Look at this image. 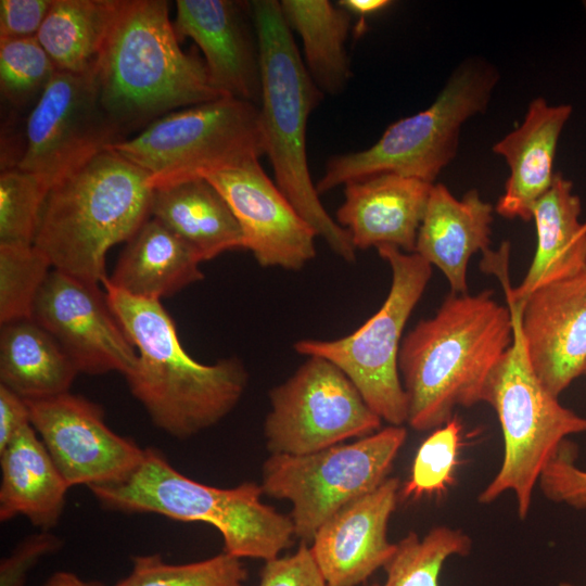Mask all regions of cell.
Segmentation results:
<instances>
[{
    "mask_svg": "<svg viewBox=\"0 0 586 586\" xmlns=\"http://www.w3.org/2000/svg\"><path fill=\"white\" fill-rule=\"evenodd\" d=\"M509 307L493 292L450 293L435 315L402 341L398 370L407 396V423L435 430L456 407L483 403L487 380L512 343Z\"/></svg>",
    "mask_w": 586,
    "mask_h": 586,
    "instance_id": "cell-1",
    "label": "cell"
},
{
    "mask_svg": "<svg viewBox=\"0 0 586 586\" xmlns=\"http://www.w3.org/2000/svg\"><path fill=\"white\" fill-rule=\"evenodd\" d=\"M109 305L138 349L126 375L154 425L176 438L191 437L221 421L245 392L249 374L235 357L201 364L183 349L160 301L129 295L102 282Z\"/></svg>",
    "mask_w": 586,
    "mask_h": 586,
    "instance_id": "cell-2",
    "label": "cell"
},
{
    "mask_svg": "<svg viewBox=\"0 0 586 586\" xmlns=\"http://www.w3.org/2000/svg\"><path fill=\"white\" fill-rule=\"evenodd\" d=\"M101 105L119 135L221 97L204 60L184 52L165 0H125L95 67Z\"/></svg>",
    "mask_w": 586,
    "mask_h": 586,
    "instance_id": "cell-3",
    "label": "cell"
},
{
    "mask_svg": "<svg viewBox=\"0 0 586 586\" xmlns=\"http://www.w3.org/2000/svg\"><path fill=\"white\" fill-rule=\"evenodd\" d=\"M151 194L149 175L106 148L51 187L34 245L54 269L102 283L106 253L150 218Z\"/></svg>",
    "mask_w": 586,
    "mask_h": 586,
    "instance_id": "cell-4",
    "label": "cell"
},
{
    "mask_svg": "<svg viewBox=\"0 0 586 586\" xmlns=\"http://www.w3.org/2000/svg\"><path fill=\"white\" fill-rule=\"evenodd\" d=\"M260 55L259 102L264 152L276 184L329 247L346 262L356 249L348 232L323 207L306 154V128L322 99L298 52L280 1H250Z\"/></svg>",
    "mask_w": 586,
    "mask_h": 586,
    "instance_id": "cell-5",
    "label": "cell"
},
{
    "mask_svg": "<svg viewBox=\"0 0 586 586\" xmlns=\"http://www.w3.org/2000/svg\"><path fill=\"white\" fill-rule=\"evenodd\" d=\"M88 488L113 511L211 524L222 536L224 551L239 559L273 560L295 537L291 518L262 501V485L219 488L200 483L177 471L155 448H144L141 464L127 479Z\"/></svg>",
    "mask_w": 586,
    "mask_h": 586,
    "instance_id": "cell-6",
    "label": "cell"
},
{
    "mask_svg": "<svg viewBox=\"0 0 586 586\" xmlns=\"http://www.w3.org/2000/svg\"><path fill=\"white\" fill-rule=\"evenodd\" d=\"M498 80L494 65L467 59L429 107L391 124L370 148L329 158L317 192L384 173L434 183L457 155L463 124L486 111Z\"/></svg>",
    "mask_w": 586,
    "mask_h": 586,
    "instance_id": "cell-7",
    "label": "cell"
},
{
    "mask_svg": "<svg viewBox=\"0 0 586 586\" xmlns=\"http://www.w3.org/2000/svg\"><path fill=\"white\" fill-rule=\"evenodd\" d=\"M508 307L512 343L491 373L483 395V403L492 406L499 420L504 457L479 501L491 504L511 491L518 515L524 520L546 463L569 435L586 432V418L562 406L538 380L520 330L521 308Z\"/></svg>",
    "mask_w": 586,
    "mask_h": 586,
    "instance_id": "cell-8",
    "label": "cell"
},
{
    "mask_svg": "<svg viewBox=\"0 0 586 586\" xmlns=\"http://www.w3.org/2000/svg\"><path fill=\"white\" fill-rule=\"evenodd\" d=\"M107 148L144 170L151 189L265 154L259 106L228 97L168 113Z\"/></svg>",
    "mask_w": 586,
    "mask_h": 586,
    "instance_id": "cell-9",
    "label": "cell"
},
{
    "mask_svg": "<svg viewBox=\"0 0 586 586\" xmlns=\"http://www.w3.org/2000/svg\"><path fill=\"white\" fill-rule=\"evenodd\" d=\"M392 269V283L380 309L353 333L331 341L300 340L294 349L339 367L368 406L390 425L407 423L408 404L398 354L405 326L431 279L432 266L417 253L377 249Z\"/></svg>",
    "mask_w": 586,
    "mask_h": 586,
    "instance_id": "cell-10",
    "label": "cell"
},
{
    "mask_svg": "<svg viewBox=\"0 0 586 586\" xmlns=\"http://www.w3.org/2000/svg\"><path fill=\"white\" fill-rule=\"evenodd\" d=\"M407 431L388 425L349 444L307 455H271L263 466L264 494L292 504L295 537L313 542L331 517L386 479Z\"/></svg>",
    "mask_w": 586,
    "mask_h": 586,
    "instance_id": "cell-11",
    "label": "cell"
},
{
    "mask_svg": "<svg viewBox=\"0 0 586 586\" xmlns=\"http://www.w3.org/2000/svg\"><path fill=\"white\" fill-rule=\"evenodd\" d=\"M265 419L271 455H307L380 430L382 419L331 361L308 359L269 393Z\"/></svg>",
    "mask_w": 586,
    "mask_h": 586,
    "instance_id": "cell-12",
    "label": "cell"
},
{
    "mask_svg": "<svg viewBox=\"0 0 586 586\" xmlns=\"http://www.w3.org/2000/svg\"><path fill=\"white\" fill-rule=\"evenodd\" d=\"M122 141L98 92L95 69L58 71L33 107L25 150L16 164L51 187L109 145Z\"/></svg>",
    "mask_w": 586,
    "mask_h": 586,
    "instance_id": "cell-13",
    "label": "cell"
},
{
    "mask_svg": "<svg viewBox=\"0 0 586 586\" xmlns=\"http://www.w3.org/2000/svg\"><path fill=\"white\" fill-rule=\"evenodd\" d=\"M26 404L31 426L69 487L118 483L141 464L144 449L112 431L95 403L67 392Z\"/></svg>",
    "mask_w": 586,
    "mask_h": 586,
    "instance_id": "cell-14",
    "label": "cell"
},
{
    "mask_svg": "<svg viewBox=\"0 0 586 586\" xmlns=\"http://www.w3.org/2000/svg\"><path fill=\"white\" fill-rule=\"evenodd\" d=\"M78 372L125 377L138 362L135 345L112 311L105 292L53 268L36 300L34 318Z\"/></svg>",
    "mask_w": 586,
    "mask_h": 586,
    "instance_id": "cell-15",
    "label": "cell"
},
{
    "mask_svg": "<svg viewBox=\"0 0 586 586\" xmlns=\"http://www.w3.org/2000/svg\"><path fill=\"white\" fill-rule=\"evenodd\" d=\"M224 196L262 267L300 270L316 256L315 229L252 157L202 176Z\"/></svg>",
    "mask_w": 586,
    "mask_h": 586,
    "instance_id": "cell-16",
    "label": "cell"
},
{
    "mask_svg": "<svg viewBox=\"0 0 586 586\" xmlns=\"http://www.w3.org/2000/svg\"><path fill=\"white\" fill-rule=\"evenodd\" d=\"M174 27L204 55L213 87L221 97L259 106L260 55L250 2L178 0Z\"/></svg>",
    "mask_w": 586,
    "mask_h": 586,
    "instance_id": "cell-17",
    "label": "cell"
},
{
    "mask_svg": "<svg viewBox=\"0 0 586 586\" xmlns=\"http://www.w3.org/2000/svg\"><path fill=\"white\" fill-rule=\"evenodd\" d=\"M520 330L534 373L558 397L586 367V270L531 293Z\"/></svg>",
    "mask_w": 586,
    "mask_h": 586,
    "instance_id": "cell-18",
    "label": "cell"
},
{
    "mask_svg": "<svg viewBox=\"0 0 586 586\" xmlns=\"http://www.w3.org/2000/svg\"><path fill=\"white\" fill-rule=\"evenodd\" d=\"M399 486L397 477H387L318 530L310 550L328 586H358L391 560L397 543L388 542L387 524Z\"/></svg>",
    "mask_w": 586,
    "mask_h": 586,
    "instance_id": "cell-19",
    "label": "cell"
},
{
    "mask_svg": "<svg viewBox=\"0 0 586 586\" xmlns=\"http://www.w3.org/2000/svg\"><path fill=\"white\" fill-rule=\"evenodd\" d=\"M433 184L393 173L347 182L335 220L356 250L392 246L415 253Z\"/></svg>",
    "mask_w": 586,
    "mask_h": 586,
    "instance_id": "cell-20",
    "label": "cell"
},
{
    "mask_svg": "<svg viewBox=\"0 0 586 586\" xmlns=\"http://www.w3.org/2000/svg\"><path fill=\"white\" fill-rule=\"evenodd\" d=\"M572 111L570 104L550 105L544 98H535L521 125L493 145V153L509 167L505 191L495 205L498 215L532 220L534 205L555 180L558 141Z\"/></svg>",
    "mask_w": 586,
    "mask_h": 586,
    "instance_id": "cell-21",
    "label": "cell"
},
{
    "mask_svg": "<svg viewBox=\"0 0 586 586\" xmlns=\"http://www.w3.org/2000/svg\"><path fill=\"white\" fill-rule=\"evenodd\" d=\"M494 211L476 189L458 200L445 184L432 186L415 253L444 273L451 293H468L469 260L488 251Z\"/></svg>",
    "mask_w": 586,
    "mask_h": 586,
    "instance_id": "cell-22",
    "label": "cell"
},
{
    "mask_svg": "<svg viewBox=\"0 0 586 586\" xmlns=\"http://www.w3.org/2000/svg\"><path fill=\"white\" fill-rule=\"evenodd\" d=\"M581 213L582 203L573 191V182L556 174L551 188L532 212L537 241L523 281L512 289L506 271L504 276L498 272L508 305L521 307L536 289L586 270V221L579 220Z\"/></svg>",
    "mask_w": 586,
    "mask_h": 586,
    "instance_id": "cell-23",
    "label": "cell"
},
{
    "mask_svg": "<svg viewBox=\"0 0 586 586\" xmlns=\"http://www.w3.org/2000/svg\"><path fill=\"white\" fill-rule=\"evenodd\" d=\"M150 217L162 222L201 262L233 250H245L241 227L219 191L195 177L152 189Z\"/></svg>",
    "mask_w": 586,
    "mask_h": 586,
    "instance_id": "cell-24",
    "label": "cell"
},
{
    "mask_svg": "<svg viewBox=\"0 0 586 586\" xmlns=\"http://www.w3.org/2000/svg\"><path fill=\"white\" fill-rule=\"evenodd\" d=\"M0 520L26 517L48 531L63 513L69 488L31 424L0 450Z\"/></svg>",
    "mask_w": 586,
    "mask_h": 586,
    "instance_id": "cell-25",
    "label": "cell"
},
{
    "mask_svg": "<svg viewBox=\"0 0 586 586\" xmlns=\"http://www.w3.org/2000/svg\"><path fill=\"white\" fill-rule=\"evenodd\" d=\"M200 258L153 217L127 241L107 281L136 297L161 301L204 278Z\"/></svg>",
    "mask_w": 586,
    "mask_h": 586,
    "instance_id": "cell-26",
    "label": "cell"
},
{
    "mask_svg": "<svg viewBox=\"0 0 586 586\" xmlns=\"http://www.w3.org/2000/svg\"><path fill=\"white\" fill-rule=\"evenodd\" d=\"M78 373L55 339L34 319L1 326L0 384L22 398L67 393Z\"/></svg>",
    "mask_w": 586,
    "mask_h": 586,
    "instance_id": "cell-27",
    "label": "cell"
},
{
    "mask_svg": "<svg viewBox=\"0 0 586 586\" xmlns=\"http://www.w3.org/2000/svg\"><path fill=\"white\" fill-rule=\"evenodd\" d=\"M125 0H53L37 39L60 72H93Z\"/></svg>",
    "mask_w": 586,
    "mask_h": 586,
    "instance_id": "cell-28",
    "label": "cell"
},
{
    "mask_svg": "<svg viewBox=\"0 0 586 586\" xmlns=\"http://www.w3.org/2000/svg\"><path fill=\"white\" fill-rule=\"evenodd\" d=\"M282 14L302 39L304 63L322 93L344 91L351 77L345 42L351 13L328 0H282Z\"/></svg>",
    "mask_w": 586,
    "mask_h": 586,
    "instance_id": "cell-29",
    "label": "cell"
},
{
    "mask_svg": "<svg viewBox=\"0 0 586 586\" xmlns=\"http://www.w3.org/2000/svg\"><path fill=\"white\" fill-rule=\"evenodd\" d=\"M471 547L470 537L459 528L436 526L422 538L410 532L397 543L395 553L384 565V582L372 586H438L445 561L468 556Z\"/></svg>",
    "mask_w": 586,
    "mask_h": 586,
    "instance_id": "cell-30",
    "label": "cell"
},
{
    "mask_svg": "<svg viewBox=\"0 0 586 586\" xmlns=\"http://www.w3.org/2000/svg\"><path fill=\"white\" fill-rule=\"evenodd\" d=\"M241 559L227 552L190 562L168 563L158 553L132 557L129 574L114 586H246Z\"/></svg>",
    "mask_w": 586,
    "mask_h": 586,
    "instance_id": "cell-31",
    "label": "cell"
},
{
    "mask_svg": "<svg viewBox=\"0 0 586 586\" xmlns=\"http://www.w3.org/2000/svg\"><path fill=\"white\" fill-rule=\"evenodd\" d=\"M51 267L34 244L0 243L1 326L34 318L37 296Z\"/></svg>",
    "mask_w": 586,
    "mask_h": 586,
    "instance_id": "cell-32",
    "label": "cell"
},
{
    "mask_svg": "<svg viewBox=\"0 0 586 586\" xmlns=\"http://www.w3.org/2000/svg\"><path fill=\"white\" fill-rule=\"evenodd\" d=\"M51 186L39 175L15 167L0 175V243L33 245Z\"/></svg>",
    "mask_w": 586,
    "mask_h": 586,
    "instance_id": "cell-33",
    "label": "cell"
},
{
    "mask_svg": "<svg viewBox=\"0 0 586 586\" xmlns=\"http://www.w3.org/2000/svg\"><path fill=\"white\" fill-rule=\"evenodd\" d=\"M56 72L37 37L0 39V89L12 103L39 98Z\"/></svg>",
    "mask_w": 586,
    "mask_h": 586,
    "instance_id": "cell-34",
    "label": "cell"
},
{
    "mask_svg": "<svg viewBox=\"0 0 586 586\" xmlns=\"http://www.w3.org/2000/svg\"><path fill=\"white\" fill-rule=\"evenodd\" d=\"M460 436L461 424L456 418L433 430L416 454L410 477L400 493L404 498L441 495L453 484Z\"/></svg>",
    "mask_w": 586,
    "mask_h": 586,
    "instance_id": "cell-35",
    "label": "cell"
},
{
    "mask_svg": "<svg viewBox=\"0 0 586 586\" xmlns=\"http://www.w3.org/2000/svg\"><path fill=\"white\" fill-rule=\"evenodd\" d=\"M538 484L549 500L586 508V471L575 464V449L566 440L546 463Z\"/></svg>",
    "mask_w": 586,
    "mask_h": 586,
    "instance_id": "cell-36",
    "label": "cell"
},
{
    "mask_svg": "<svg viewBox=\"0 0 586 586\" xmlns=\"http://www.w3.org/2000/svg\"><path fill=\"white\" fill-rule=\"evenodd\" d=\"M257 586H328L319 571L310 547L303 542L285 557L265 562Z\"/></svg>",
    "mask_w": 586,
    "mask_h": 586,
    "instance_id": "cell-37",
    "label": "cell"
},
{
    "mask_svg": "<svg viewBox=\"0 0 586 586\" xmlns=\"http://www.w3.org/2000/svg\"><path fill=\"white\" fill-rule=\"evenodd\" d=\"M61 540L48 531L23 539L0 562V586H25L30 570L47 555L54 552Z\"/></svg>",
    "mask_w": 586,
    "mask_h": 586,
    "instance_id": "cell-38",
    "label": "cell"
},
{
    "mask_svg": "<svg viewBox=\"0 0 586 586\" xmlns=\"http://www.w3.org/2000/svg\"><path fill=\"white\" fill-rule=\"evenodd\" d=\"M53 0H1L0 39L37 37Z\"/></svg>",
    "mask_w": 586,
    "mask_h": 586,
    "instance_id": "cell-39",
    "label": "cell"
},
{
    "mask_svg": "<svg viewBox=\"0 0 586 586\" xmlns=\"http://www.w3.org/2000/svg\"><path fill=\"white\" fill-rule=\"evenodd\" d=\"M28 424L30 417L26 400L0 384V450Z\"/></svg>",
    "mask_w": 586,
    "mask_h": 586,
    "instance_id": "cell-40",
    "label": "cell"
},
{
    "mask_svg": "<svg viewBox=\"0 0 586 586\" xmlns=\"http://www.w3.org/2000/svg\"><path fill=\"white\" fill-rule=\"evenodd\" d=\"M390 0H341L339 5L348 11L351 14L370 15L378 13L388 5Z\"/></svg>",
    "mask_w": 586,
    "mask_h": 586,
    "instance_id": "cell-41",
    "label": "cell"
},
{
    "mask_svg": "<svg viewBox=\"0 0 586 586\" xmlns=\"http://www.w3.org/2000/svg\"><path fill=\"white\" fill-rule=\"evenodd\" d=\"M43 586H103L98 583H90L79 578L71 572L54 573Z\"/></svg>",
    "mask_w": 586,
    "mask_h": 586,
    "instance_id": "cell-42",
    "label": "cell"
},
{
    "mask_svg": "<svg viewBox=\"0 0 586 586\" xmlns=\"http://www.w3.org/2000/svg\"><path fill=\"white\" fill-rule=\"evenodd\" d=\"M559 586H576V585H573V584H570V583L562 582V583H560Z\"/></svg>",
    "mask_w": 586,
    "mask_h": 586,
    "instance_id": "cell-43",
    "label": "cell"
},
{
    "mask_svg": "<svg viewBox=\"0 0 586 586\" xmlns=\"http://www.w3.org/2000/svg\"><path fill=\"white\" fill-rule=\"evenodd\" d=\"M584 374H586V367H585V370H584Z\"/></svg>",
    "mask_w": 586,
    "mask_h": 586,
    "instance_id": "cell-44",
    "label": "cell"
}]
</instances>
